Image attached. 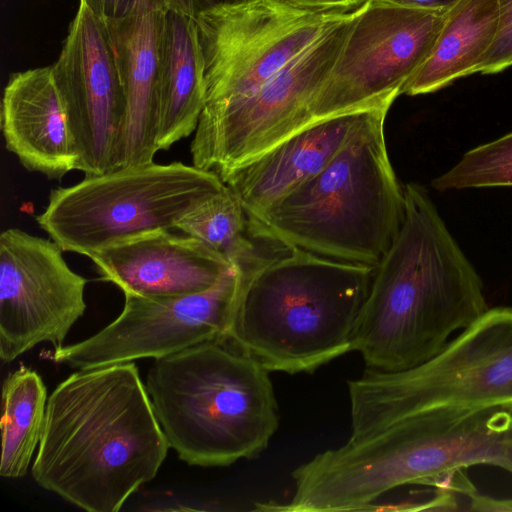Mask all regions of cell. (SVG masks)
Returning a JSON list of instances; mask_svg holds the SVG:
<instances>
[{"label": "cell", "mask_w": 512, "mask_h": 512, "mask_svg": "<svg viewBox=\"0 0 512 512\" xmlns=\"http://www.w3.org/2000/svg\"><path fill=\"white\" fill-rule=\"evenodd\" d=\"M170 448L132 362L80 370L47 400L32 476L88 512H116Z\"/></svg>", "instance_id": "obj_1"}, {"label": "cell", "mask_w": 512, "mask_h": 512, "mask_svg": "<svg viewBox=\"0 0 512 512\" xmlns=\"http://www.w3.org/2000/svg\"><path fill=\"white\" fill-rule=\"evenodd\" d=\"M403 190V225L375 267L353 337L366 371L400 372L428 361L489 309L480 276L426 190L416 183Z\"/></svg>", "instance_id": "obj_2"}, {"label": "cell", "mask_w": 512, "mask_h": 512, "mask_svg": "<svg viewBox=\"0 0 512 512\" xmlns=\"http://www.w3.org/2000/svg\"><path fill=\"white\" fill-rule=\"evenodd\" d=\"M374 271L274 242L242 269L228 343L270 372L312 373L352 351Z\"/></svg>", "instance_id": "obj_3"}, {"label": "cell", "mask_w": 512, "mask_h": 512, "mask_svg": "<svg viewBox=\"0 0 512 512\" xmlns=\"http://www.w3.org/2000/svg\"><path fill=\"white\" fill-rule=\"evenodd\" d=\"M391 104L367 109L325 168L260 215L248 217L253 237L377 267L405 218L404 190L384 135Z\"/></svg>", "instance_id": "obj_4"}, {"label": "cell", "mask_w": 512, "mask_h": 512, "mask_svg": "<svg viewBox=\"0 0 512 512\" xmlns=\"http://www.w3.org/2000/svg\"><path fill=\"white\" fill-rule=\"evenodd\" d=\"M480 465L512 474V403L409 416L315 455L312 474L329 510L356 511L372 510L397 487L439 488L456 472Z\"/></svg>", "instance_id": "obj_5"}, {"label": "cell", "mask_w": 512, "mask_h": 512, "mask_svg": "<svg viewBox=\"0 0 512 512\" xmlns=\"http://www.w3.org/2000/svg\"><path fill=\"white\" fill-rule=\"evenodd\" d=\"M269 372L229 343L154 359L146 388L170 448L192 466H228L266 449L279 425Z\"/></svg>", "instance_id": "obj_6"}, {"label": "cell", "mask_w": 512, "mask_h": 512, "mask_svg": "<svg viewBox=\"0 0 512 512\" xmlns=\"http://www.w3.org/2000/svg\"><path fill=\"white\" fill-rule=\"evenodd\" d=\"M348 391L353 441L429 410L512 403V308L488 309L414 368L365 370Z\"/></svg>", "instance_id": "obj_7"}, {"label": "cell", "mask_w": 512, "mask_h": 512, "mask_svg": "<svg viewBox=\"0 0 512 512\" xmlns=\"http://www.w3.org/2000/svg\"><path fill=\"white\" fill-rule=\"evenodd\" d=\"M224 186L216 173L182 162L123 166L52 189L35 220L63 251L90 258L121 240L175 229Z\"/></svg>", "instance_id": "obj_8"}, {"label": "cell", "mask_w": 512, "mask_h": 512, "mask_svg": "<svg viewBox=\"0 0 512 512\" xmlns=\"http://www.w3.org/2000/svg\"><path fill=\"white\" fill-rule=\"evenodd\" d=\"M361 9L253 92L203 108L190 145L192 165L216 173L225 182L237 169L308 127L309 108Z\"/></svg>", "instance_id": "obj_9"}, {"label": "cell", "mask_w": 512, "mask_h": 512, "mask_svg": "<svg viewBox=\"0 0 512 512\" xmlns=\"http://www.w3.org/2000/svg\"><path fill=\"white\" fill-rule=\"evenodd\" d=\"M352 13L315 11L287 0L217 2L203 9L195 21L204 108L253 92Z\"/></svg>", "instance_id": "obj_10"}, {"label": "cell", "mask_w": 512, "mask_h": 512, "mask_svg": "<svg viewBox=\"0 0 512 512\" xmlns=\"http://www.w3.org/2000/svg\"><path fill=\"white\" fill-rule=\"evenodd\" d=\"M449 10L369 0L309 108V125L393 103L429 57Z\"/></svg>", "instance_id": "obj_11"}, {"label": "cell", "mask_w": 512, "mask_h": 512, "mask_svg": "<svg viewBox=\"0 0 512 512\" xmlns=\"http://www.w3.org/2000/svg\"><path fill=\"white\" fill-rule=\"evenodd\" d=\"M233 265L202 292L161 298L124 295L122 312L82 341L54 348L57 364L79 370L158 359L205 342L228 343L241 288Z\"/></svg>", "instance_id": "obj_12"}, {"label": "cell", "mask_w": 512, "mask_h": 512, "mask_svg": "<svg viewBox=\"0 0 512 512\" xmlns=\"http://www.w3.org/2000/svg\"><path fill=\"white\" fill-rule=\"evenodd\" d=\"M52 239L8 228L0 235V357L11 362L42 342L63 346L86 310L88 280Z\"/></svg>", "instance_id": "obj_13"}, {"label": "cell", "mask_w": 512, "mask_h": 512, "mask_svg": "<svg viewBox=\"0 0 512 512\" xmlns=\"http://www.w3.org/2000/svg\"><path fill=\"white\" fill-rule=\"evenodd\" d=\"M85 176L118 168L125 99L107 28L80 2L52 65Z\"/></svg>", "instance_id": "obj_14"}, {"label": "cell", "mask_w": 512, "mask_h": 512, "mask_svg": "<svg viewBox=\"0 0 512 512\" xmlns=\"http://www.w3.org/2000/svg\"><path fill=\"white\" fill-rule=\"evenodd\" d=\"M90 259L102 280L119 287L124 295L145 298L202 292L233 266L202 241L171 230L121 240Z\"/></svg>", "instance_id": "obj_15"}, {"label": "cell", "mask_w": 512, "mask_h": 512, "mask_svg": "<svg viewBox=\"0 0 512 512\" xmlns=\"http://www.w3.org/2000/svg\"><path fill=\"white\" fill-rule=\"evenodd\" d=\"M167 12L161 0H141L131 17L105 26L125 99L118 168L152 163L158 152L157 86Z\"/></svg>", "instance_id": "obj_16"}, {"label": "cell", "mask_w": 512, "mask_h": 512, "mask_svg": "<svg viewBox=\"0 0 512 512\" xmlns=\"http://www.w3.org/2000/svg\"><path fill=\"white\" fill-rule=\"evenodd\" d=\"M0 126L6 149L26 170L56 180L78 170V154L52 66L10 75Z\"/></svg>", "instance_id": "obj_17"}, {"label": "cell", "mask_w": 512, "mask_h": 512, "mask_svg": "<svg viewBox=\"0 0 512 512\" xmlns=\"http://www.w3.org/2000/svg\"><path fill=\"white\" fill-rule=\"evenodd\" d=\"M367 109L309 125L234 171L224 183L248 217L260 215L325 168Z\"/></svg>", "instance_id": "obj_18"}, {"label": "cell", "mask_w": 512, "mask_h": 512, "mask_svg": "<svg viewBox=\"0 0 512 512\" xmlns=\"http://www.w3.org/2000/svg\"><path fill=\"white\" fill-rule=\"evenodd\" d=\"M204 104V59L195 18L168 11L157 86V150L190 136Z\"/></svg>", "instance_id": "obj_19"}, {"label": "cell", "mask_w": 512, "mask_h": 512, "mask_svg": "<svg viewBox=\"0 0 512 512\" xmlns=\"http://www.w3.org/2000/svg\"><path fill=\"white\" fill-rule=\"evenodd\" d=\"M500 16L499 0H461L449 10L429 57L403 93H431L472 74L496 38Z\"/></svg>", "instance_id": "obj_20"}, {"label": "cell", "mask_w": 512, "mask_h": 512, "mask_svg": "<svg viewBox=\"0 0 512 512\" xmlns=\"http://www.w3.org/2000/svg\"><path fill=\"white\" fill-rule=\"evenodd\" d=\"M41 376L21 366L7 375L2 387L0 476L19 478L27 473L37 448L47 404Z\"/></svg>", "instance_id": "obj_21"}, {"label": "cell", "mask_w": 512, "mask_h": 512, "mask_svg": "<svg viewBox=\"0 0 512 512\" xmlns=\"http://www.w3.org/2000/svg\"><path fill=\"white\" fill-rule=\"evenodd\" d=\"M175 230L202 241L242 269L254 264L262 254L240 200L226 183L183 216Z\"/></svg>", "instance_id": "obj_22"}, {"label": "cell", "mask_w": 512, "mask_h": 512, "mask_svg": "<svg viewBox=\"0 0 512 512\" xmlns=\"http://www.w3.org/2000/svg\"><path fill=\"white\" fill-rule=\"evenodd\" d=\"M432 186L438 191L512 186V132L466 152Z\"/></svg>", "instance_id": "obj_23"}, {"label": "cell", "mask_w": 512, "mask_h": 512, "mask_svg": "<svg viewBox=\"0 0 512 512\" xmlns=\"http://www.w3.org/2000/svg\"><path fill=\"white\" fill-rule=\"evenodd\" d=\"M85 3L96 18L109 26L131 17L141 0H80Z\"/></svg>", "instance_id": "obj_24"}, {"label": "cell", "mask_w": 512, "mask_h": 512, "mask_svg": "<svg viewBox=\"0 0 512 512\" xmlns=\"http://www.w3.org/2000/svg\"><path fill=\"white\" fill-rule=\"evenodd\" d=\"M298 6L327 13L349 14L361 9L369 0H287Z\"/></svg>", "instance_id": "obj_25"}, {"label": "cell", "mask_w": 512, "mask_h": 512, "mask_svg": "<svg viewBox=\"0 0 512 512\" xmlns=\"http://www.w3.org/2000/svg\"><path fill=\"white\" fill-rule=\"evenodd\" d=\"M467 511H512V499H496L476 492L467 498Z\"/></svg>", "instance_id": "obj_26"}, {"label": "cell", "mask_w": 512, "mask_h": 512, "mask_svg": "<svg viewBox=\"0 0 512 512\" xmlns=\"http://www.w3.org/2000/svg\"><path fill=\"white\" fill-rule=\"evenodd\" d=\"M168 11L195 18L203 9L217 3V0H161Z\"/></svg>", "instance_id": "obj_27"}, {"label": "cell", "mask_w": 512, "mask_h": 512, "mask_svg": "<svg viewBox=\"0 0 512 512\" xmlns=\"http://www.w3.org/2000/svg\"><path fill=\"white\" fill-rule=\"evenodd\" d=\"M403 7L428 9V10H449L456 6L461 0H374Z\"/></svg>", "instance_id": "obj_28"}, {"label": "cell", "mask_w": 512, "mask_h": 512, "mask_svg": "<svg viewBox=\"0 0 512 512\" xmlns=\"http://www.w3.org/2000/svg\"><path fill=\"white\" fill-rule=\"evenodd\" d=\"M499 2L501 14L512 18V0H499Z\"/></svg>", "instance_id": "obj_29"}, {"label": "cell", "mask_w": 512, "mask_h": 512, "mask_svg": "<svg viewBox=\"0 0 512 512\" xmlns=\"http://www.w3.org/2000/svg\"><path fill=\"white\" fill-rule=\"evenodd\" d=\"M218 2H236L241 0H217Z\"/></svg>", "instance_id": "obj_30"}]
</instances>
